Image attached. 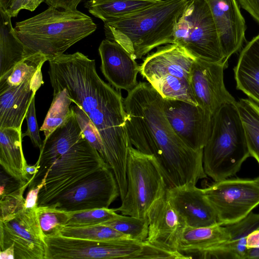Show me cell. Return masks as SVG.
Wrapping results in <instances>:
<instances>
[{
    "label": "cell",
    "mask_w": 259,
    "mask_h": 259,
    "mask_svg": "<svg viewBox=\"0 0 259 259\" xmlns=\"http://www.w3.org/2000/svg\"><path fill=\"white\" fill-rule=\"evenodd\" d=\"M229 238L225 226L219 224L198 228L187 226L180 238L178 251L188 259L199 258L202 253Z\"/></svg>",
    "instance_id": "23"
},
{
    "label": "cell",
    "mask_w": 259,
    "mask_h": 259,
    "mask_svg": "<svg viewBox=\"0 0 259 259\" xmlns=\"http://www.w3.org/2000/svg\"><path fill=\"white\" fill-rule=\"evenodd\" d=\"M202 189L222 226L241 220L259 205V184L254 179H226Z\"/></svg>",
    "instance_id": "11"
},
{
    "label": "cell",
    "mask_w": 259,
    "mask_h": 259,
    "mask_svg": "<svg viewBox=\"0 0 259 259\" xmlns=\"http://www.w3.org/2000/svg\"><path fill=\"white\" fill-rule=\"evenodd\" d=\"M236 105L250 156L259 165V105L250 99H240Z\"/></svg>",
    "instance_id": "27"
},
{
    "label": "cell",
    "mask_w": 259,
    "mask_h": 259,
    "mask_svg": "<svg viewBox=\"0 0 259 259\" xmlns=\"http://www.w3.org/2000/svg\"><path fill=\"white\" fill-rule=\"evenodd\" d=\"M53 99L40 131L48 138L72 114L73 103L65 89H53Z\"/></svg>",
    "instance_id": "28"
},
{
    "label": "cell",
    "mask_w": 259,
    "mask_h": 259,
    "mask_svg": "<svg viewBox=\"0 0 259 259\" xmlns=\"http://www.w3.org/2000/svg\"><path fill=\"white\" fill-rule=\"evenodd\" d=\"M126 126L131 145L154 155L167 188L196 185L207 178L203 150L188 147L175 133L166 117L162 97L148 82L140 81L123 99Z\"/></svg>",
    "instance_id": "2"
},
{
    "label": "cell",
    "mask_w": 259,
    "mask_h": 259,
    "mask_svg": "<svg viewBox=\"0 0 259 259\" xmlns=\"http://www.w3.org/2000/svg\"><path fill=\"white\" fill-rule=\"evenodd\" d=\"M85 0H45L49 6L64 10H76L77 6Z\"/></svg>",
    "instance_id": "39"
},
{
    "label": "cell",
    "mask_w": 259,
    "mask_h": 259,
    "mask_svg": "<svg viewBox=\"0 0 259 259\" xmlns=\"http://www.w3.org/2000/svg\"><path fill=\"white\" fill-rule=\"evenodd\" d=\"M213 18L220 42L227 64L245 40L246 26L236 0H205Z\"/></svg>",
    "instance_id": "17"
},
{
    "label": "cell",
    "mask_w": 259,
    "mask_h": 259,
    "mask_svg": "<svg viewBox=\"0 0 259 259\" xmlns=\"http://www.w3.org/2000/svg\"><path fill=\"white\" fill-rule=\"evenodd\" d=\"M15 1V0H0V8L7 13Z\"/></svg>",
    "instance_id": "44"
},
{
    "label": "cell",
    "mask_w": 259,
    "mask_h": 259,
    "mask_svg": "<svg viewBox=\"0 0 259 259\" xmlns=\"http://www.w3.org/2000/svg\"><path fill=\"white\" fill-rule=\"evenodd\" d=\"M38 165L35 163L33 165H27L26 168V172L28 178L31 181L34 176L36 174L38 170Z\"/></svg>",
    "instance_id": "42"
},
{
    "label": "cell",
    "mask_w": 259,
    "mask_h": 259,
    "mask_svg": "<svg viewBox=\"0 0 259 259\" xmlns=\"http://www.w3.org/2000/svg\"><path fill=\"white\" fill-rule=\"evenodd\" d=\"M189 0H161L126 17L104 23L106 38L123 47L135 60L154 48L174 44L176 25Z\"/></svg>",
    "instance_id": "3"
},
{
    "label": "cell",
    "mask_w": 259,
    "mask_h": 259,
    "mask_svg": "<svg viewBox=\"0 0 259 259\" xmlns=\"http://www.w3.org/2000/svg\"><path fill=\"white\" fill-rule=\"evenodd\" d=\"M37 208L24 207L10 218L0 221L1 251L13 246L15 259H45V236Z\"/></svg>",
    "instance_id": "13"
},
{
    "label": "cell",
    "mask_w": 259,
    "mask_h": 259,
    "mask_svg": "<svg viewBox=\"0 0 259 259\" xmlns=\"http://www.w3.org/2000/svg\"><path fill=\"white\" fill-rule=\"evenodd\" d=\"M224 63L195 59L191 71V84L197 104L213 115L224 104L236 102L224 82Z\"/></svg>",
    "instance_id": "15"
},
{
    "label": "cell",
    "mask_w": 259,
    "mask_h": 259,
    "mask_svg": "<svg viewBox=\"0 0 259 259\" xmlns=\"http://www.w3.org/2000/svg\"><path fill=\"white\" fill-rule=\"evenodd\" d=\"M45 0H15L7 13L12 18L17 17L22 9L34 11L36 8Z\"/></svg>",
    "instance_id": "37"
},
{
    "label": "cell",
    "mask_w": 259,
    "mask_h": 259,
    "mask_svg": "<svg viewBox=\"0 0 259 259\" xmlns=\"http://www.w3.org/2000/svg\"><path fill=\"white\" fill-rule=\"evenodd\" d=\"M66 226L83 227L102 224L119 214L115 208H99L71 212Z\"/></svg>",
    "instance_id": "33"
},
{
    "label": "cell",
    "mask_w": 259,
    "mask_h": 259,
    "mask_svg": "<svg viewBox=\"0 0 259 259\" xmlns=\"http://www.w3.org/2000/svg\"><path fill=\"white\" fill-rule=\"evenodd\" d=\"M240 6L259 23V0H237Z\"/></svg>",
    "instance_id": "40"
},
{
    "label": "cell",
    "mask_w": 259,
    "mask_h": 259,
    "mask_svg": "<svg viewBox=\"0 0 259 259\" xmlns=\"http://www.w3.org/2000/svg\"><path fill=\"white\" fill-rule=\"evenodd\" d=\"M48 61L53 89H65L72 103L83 111L98 132L104 160L114 174L120 197L124 198L128 150L132 145L120 90L105 82L97 73L95 60L80 52L63 54Z\"/></svg>",
    "instance_id": "1"
},
{
    "label": "cell",
    "mask_w": 259,
    "mask_h": 259,
    "mask_svg": "<svg viewBox=\"0 0 259 259\" xmlns=\"http://www.w3.org/2000/svg\"><path fill=\"white\" fill-rule=\"evenodd\" d=\"M102 225L108 226L138 241H145L148 235V218H139L119 214Z\"/></svg>",
    "instance_id": "31"
},
{
    "label": "cell",
    "mask_w": 259,
    "mask_h": 259,
    "mask_svg": "<svg viewBox=\"0 0 259 259\" xmlns=\"http://www.w3.org/2000/svg\"><path fill=\"white\" fill-rule=\"evenodd\" d=\"M174 44L195 59L225 63L217 27L205 0L188 1L176 25Z\"/></svg>",
    "instance_id": "10"
},
{
    "label": "cell",
    "mask_w": 259,
    "mask_h": 259,
    "mask_svg": "<svg viewBox=\"0 0 259 259\" xmlns=\"http://www.w3.org/2000/svg\"><path fill=\"white\" fill-rule=\"evenodd\" d=\"M21 131L14 128H0V164L4 171L19 182H28L27 163L22 147Z\"/></svg>",
    "instance_id": "24"
},
{
    "label": "cell",
    "mask_w": 259,
    "mask_h": 259,
    "mask_svg": "<svg viewBox=\"0 0 259 259\" xmlns=\"http://www.w3.org/2000/svg\"><path fill=\"white\" fill-rule=\"evenodd\" d=\"M236 102L223 105L213 114L203 150V166L214 182L235 176L250 156Z\"/></svg>",
    "instance_id": "5"
},
{
    "label": "cell",
    "mask_w": 259,
    "mask_h": 259,
    "mask_svg": "<svg viewBox=\"0 0 259 259\" xmlns=\"http://www.w3.org/2000/svg\"><path fill=\"white\" fill-rule=\"evenodd\" d=\"M163 108L171 127L190 148L203 150L209 137L213 115L198 105L162 98Z\"/></svg>",
    "instance_id": "14"
},
{
    "label": "cell",
    "mask_w": 259,
    "mask_h": 259,
    "mask_svg": "<svg viewBox=\"0 0 259 259\" xmlns=\"http://www.w3.org/2000/svg\"><path fill=\"white\" fill-rule=\"evenodd\" d=\"M254 180L258 183L259 184V177H257L256 178H255L254 179Z\"/></svg>",
    "instance_id": "45"
},
{
    "label": "cell",
    "mask_w": 259,
    "mask_h": 259,
    "mask_svg": "<svg viewBox=\"0 0 259 259\" xmlns=\"http://www.w3.org/2000/svg\"><path fill=\"white\" fill-rule=\"evenodd\" d=\"M234 71L236 88L259 105V34L242 50Z\"/></svg>",
    "instance_id": "22"
},
{
    "label": "cell",
    "mask_w": 259,
    "mask_h": 259,
    "mask_svg": "<svg viewBox=\"0 0 259 259\" xmlns=\"http://www.w3.org/2000/svg\"><path fill=\"white\" fill-rule=\"evenodd\" d=\"M29 183L30 181L21 182L15 189L0 195V221L10 218L25 207L23 194Z\"/></svg>",
    "instance_id": "34"
},
{
    "label": "cell",
    "mask_w": 259,
    "mask_h": 259,
    "mask_svg": "<svg viewBox=\"0 0 259 259\" xmlns=\"http://www.w3.org/2000/svg\"><path fill=\"white\" fill-rule=\"evenodd\" d=\"M166 197L188 227L198 228L218 224L217 215L202 189L193 184L168 188Z\"/></svg>",
    "instance_id": "18"
},
{
    "label": "cell",
    "mask_w": 259,
    "mask_h": 259,
    "mask_svg": "<svg viewBox=\"0 0 259 259\" xmlns=\"http://www.w3.org/2000/svg\"><path fill=\"white\" fill-rule=\"evenodd\" d=\"M46 61H48L46 56L39 52L27 56L17 64L9 74L0 78V91L18 86L30 78L41 69Z\"/></svg>",
    "instance_id": "29"
},
{
    "label": "cell",
    "mask_w": 259,
    "mask_h": 259,
    "mask_svg": "<svg viewBox=\"0 0 259 259\" xmlns=\"http://www.w3.org/2000/svg\"><path fill=\"white\" fill-rule=\"evenodd\" d=\"M46 184V177L42 180L41 183L33 188H30L25 198L24 206L26 208L37 207L38 194L40 190Z\"/></svg>",
    "instance_id": "38"
},
{
    "label": "cell",
    "mask_w": 259,
    "mask_h": 259,
    "mask_svg": "<svg viewBox=\"0 0 259 259\" xmlns=\"http://www.w3.org/2000/svg\"><path fill=\"white\" fill-rule=\"evenodd\" d=\"M25 118L27 121V129L25 133L22 134V138L25 136L29 137L33 145L40 149L42 146L43 141L40 137L36 117L35 97L31 101Z\"/></svg>",
    "instance_id": "36"
},
{
    "label": "cell",
    "mask_w": 259,
    "mask_h": 259,
    "mask_svg": "<svg viewBox=\"0 0 259 259\" xmlns=\"http://www.w3.org/2000/svg\"><path fill=\"white\" fill-rule=\"evenodd\" d=\"M82 132L90 145L96 149L104 160V150L98 132L87 115L78 106L72 105Z\"/></svg>",
    "instance_id": "35"
},
{
    "label": "cell",
    "mask_w": 259,
    "mask_h": 259,
    "mask_svg": "<svg viewBox=\"0 0 259 259\" xmlns=\"http://www.w3.org/2000/svg\"><path fill=\"white\" fill-rule=\"evenodd\" d=\"M45 259H154L158 253L147 241H96L60 235L45 236Z\"/></svg>",
    "instance_id": "8"
},
{
    "label": "cell",
    "mask_w": 259,
    "mask_h": 259,
    "mask_svg": "<svg viewBox=\"0 0 259 259\" xmlns=\"http://www.w3.org/2000/svg\"><path fill=\"white\" fill-rule=\"evenodd\" d=\"M97 25L88 15L76 10L45 11L15 24L14 29L30 54H44L48 61L94 32Z\"/></svg>",
    "instance_id": "4"
},
{
    "label": "cell",
    "mask_w": 259,
    "mask_h": 259,
    "mask_svg": "<svg viewBox=\"0 0 259 259\" xmlns=\"http://www.w3.org/2000/svg\"><path fill=\"white\" fill-rule=\"evenodd\" d=\"M119 196L116 180L107 165L89 175L46 205L69 212L109 208Z\"/></svg>",
    "instance_id": "12"
},
{
    "label": "cell",
    "mask_w": 259,
    "mask_h": 259,
    "mask_svg": "<svg viewBox=\"0 0 259 259\" xmlns=\"http://www.w3.org/2000/svg\"><path fill=\"white\" fill-rule=\"evenodd\" d=\"M0 258L1 259H15L14 258V248L13 246H11L9 248L1 251L0 250Z\"/></svg>",
    "instance_id": "41"
},
{
    "label": "cell",
    "mask_w": 259,
    "mask_h": 259,
    "mask_svg": "<svg viewBox=\"0 0 259 259\" xmlns=\"http://www.w3.org/2000/svg\"><path fill=\"white\" fill-rule=\"evenodd\" d=\"M37 213L45 236L58 235L60 227L66 226L71 215V212L47 205L37 206Z\"/></svg>",
    "instance_id": "32"
},
{
    "label": "cell",
    "mask_w": 259,
    "mask_h": 259,
    "mask_svg": "<svg viewBox=\"0 0 259 259\" xmlns=\"http://www.w3.org/2000/svg\"><path fill=\"white\" fill-rule=\"evenodd\" d=\"M58 235L96 241L132 239L112 227L102 224L83 227L63 226L59 229Z\"/></svg>",
    "instance_id": "30"
},
{
    "label": "cell",
    "mask_w": 259,
    "mask_h": 259,
    "mask_svg": "<svg viewBox=\"0 0 259 259\" xmlns=\"http://www.w3.org/2000/svg\"><path fill=\"white\" fill-rule=\"evenodd\" d=\"M108 165L84 136L59 156L47 171L37 206H45L91 173Z\"/></svg>",
    "instance_id": "9"
},
{
    "label": "cell",
    "mask_w": 259,
    "mask_h": 259,
    "mask_svg": "<svg viewBox=\"0 0 259 259\" xmlns=\"http://www.w3.org/2000/svg\"><path fill=\"white\" fill-rule=\"evenodd\" d=\"M43 83L41 69L18 86L0 91V128L21 126L32 99Z\"/></svg>",
    "instance_id": "20"
},
{
    "label": "cell",
    "mask_w": 259,
    "mask_h": 259,
    "mask_svg": "<svg viewBox=\"0 0 259 259\" xmlns=\"http://www.w3.org/2000/svg\"><path fill=\"white\" fill-rule=\"evenodd\" d=\"M147 218L148 235L146 241L158 247L177 251L180 238L187 226L167 200L165 194L153 203Z\"/></svg>",
    "instance_id": "16"
},
{
    "label": "cell",
    "mask_w": 259,
    "mask_h": 259,
    "mask_svg": "<svg viewBox=\"0 0 259 259\" xmlns=\"http://www.w3.org/2000/svg\"><path fill=\"white\" fill-rule=\"evenodd\" d=\"M229 239L202 253L199 258L246 259L248 236L259 230V213L251 212L241 220L225 226Z\"/></svg>",
    "instance_id": "21"
},
{
    "label": "cell",
    "mask_w": 259,
    "mask_h": 259,
    "mask_svg": "<svg viewBox=\"0 0 259 259\" xmlns=\"http://www.w3.org/2000/svg\"><path fill=\"white\" fill-rule=\"evenodd\" d=\"M11 18L0 8V78L6 76L17 64L31 55L18 37Z\"/></svg>",
    "instance_id": "25"
},
{
    "label": "cell",
    "mask_w": 259,
    "mask_h": 259,
    "mask_svg": "<svg viewBox=\"0 0 259 259\" xmlns=\"http://www.w3.org/2000/svg\"><path fill=\"white\" fill-rule=\"evenodd\" d=\"M195 59L178 45L166 44L144 58L139 73L162 98L197 105L190 81Z\"/></svg>",
    "instance_id": "6"
},
{
    "label": "cell",
    "mask_w": 259,
    "mask_h": 259,
    "mask_svg": "<svg viewBox=\"0 0 259 259\" xmlns=\"http://www.w3.org/2000/svg\"><path fill=\"white\" fill-rule=\"evenodd\" d=\"M161 0H88L84 7L106 22L133 14Z\"/></svg>",
    "instance_id": "26"
},
{
    "label": "cell",
    "mask_w": 259,
    "mask_h": 259,
    "mask_svg": "<svg viewBox=\"0 0 259 259\" xmlns=\"http://www.w3.org/2000/svg\"><path fill=\"white\" fill-rule=\"evenodd\" d=\"M246 259H259V247L248 249Z\"/></svg>",
    "instance_id": "43"
},
{
    "label": "cell",
    "mask_w": 259,
    "mask_h": 259,
    "mask_svg": "<svg viewBox=\"0 0 259 259\" xmlns=\"http://www.w3.org/2000/svg\"><path fill=\"white\" fill-rule=\"evenodd\" d=\"M98 51L101 70L109 84L117 90L127 92L136 87L139 65L123 47L106 38L102 41Z\"/></svg>",
    "instance_id": "19"
},
{
    "label": "cell",
    "mask_w": 259,
    "mask_h": 259,
    "mask_svg": "<svg viewBox=\"0 0 259 259\" xmlns=\"http://www.w3.org/2000/svg\"><path fill=\"white\" fill-rule=\"evenodd\" d=\"M126 177L127 191L121 205L115 208L116 211L141 219L147 218L151 207L165 194L167 188L164 176L155 157L131 146Z\"/></svg>",
    "instance_id": "7"
}]
</instances>
